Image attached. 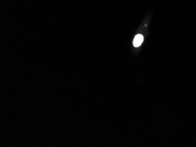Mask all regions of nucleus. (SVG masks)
<instances>
[{
    "label": "nucleus",
    "instance_id": "nucleus-1",
    "mask_svg": "<svg viewBox=\"0 0 196 147\" xmlns=\"http://www.w3.org/2000/svg\"><path fill=\"white\" fill-rule=\"evenodd\" d=\"M143 40H144V37L141 34L136 35L133 39V46L136 48L139 47L143 42Z\"/></svg>",
    "mask_w": 196,
    "mask_h": 147
}]
</instances>
